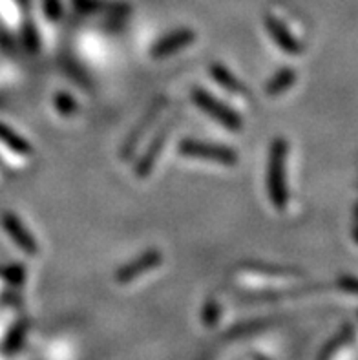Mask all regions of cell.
<instances>
[{
  "label": "cell",
  "mask_w": 358,
  "mask_h": 360,
  "mask_svg": "<svg viewBox=\"0 0 358 360\" xmlns=\"http://www.w3.org/2000/svg\"><path fill=\"white\" fill-rule=\"evenodd\" d=\"M167 108V99L165 97H159L158 101H155L154 105H152V108L146 112V115L143 117V121H141L139 124H137L134 130H132L130 137L127 139V143H124V146H122V158H130L132 152L136 150V146L139 145V141L145 137V134L148 132V128L154 124L155 119L159 117V115L163 114V110Z\"/></svg>",
  "instance_id": "8992f818"
},
{
  "label": "cell",
  "mask_w": 358,
  "mask_h": 360,
  "mask_svg": "<svg viewBox=\"0 0 358 360\" xmlns=\"http://www.w3.org/2000/svg\"><path fill=\"white\" fill-rule=\"evenodd\" d=\"M265 26H267L269 35L276 41V44L280 46L281 50L287 51V53H300V46L296 42V39L290 35L289 30L274 15H267L265 17Z\"/></svg>",
  "instance_id": "9c48e42d"
},
{
  "label": "cell",
  "mask_w": 358,
  "mask_h": 360,
  "mask_svg": "<svg viewBox=\"0 0 358 360\" xmlns=\"http://www.w3.org/2000/svg\"><path fill=\"white\" fill-rule=\"evenodd\" d=\"M170 130H172V127H165L161 132L155 134V139L150 143V146L146 148V152L143 154V158L139 160V163L136 165L137 178H146V176L152 172L155 160H158L159 154H161V150H163L165 143H167L168 132H170Z\"/></svg>",
  "instance_id": "ba28073f"
},
{
  "label": "cell",
  "mask_w": 358,
  "mask_h": 360,
  "mask_svg": "<svg viewBox=\"0 0 358 360\" xmlns=\"http://www.w3.org/2000/svg\"><path fill=\"white\" fill-rule=\"evenodd\" d=\"M192 101H194V105L198 108H201L207 115L219 123L222 127L229 128V130H240L243 127V121L238 115V112H234L232 108L225 106L219 99H216L214 96H210L209 91L205 90V88H198L196 86L192 90Z\"/></svg>",
  "instance_id": "3957f363"
},
{
  "label": "cell",
  "mask_w": 358,
  "mask_h": 360,
  "mask_svg": "<svg viewBox=\"0 0 358 360\" xmlns=\"http://www.w3.org/2000/svg\"><path fill=\"white\" fill-rule=\"evenodd\" d=\"M4 227L9 233V236L13 238V242L17 243L24 252L35 256L39 252V245H37L35 238L32 236V233L27 231L23 225V221L17 218L15 214H6L4 216Z\"/></svg>",
  "instance_id": "52a82bcc"
},
{
  "label": "cell",
  "mask_w": 358,
  "mask_h": 360,
  "mask_svg": "<svg viewBox=\"0 0 358 360\" xmlns=\"http://www.w3.org/2000/svg\"><path fill=\"white\" fill-rule=\"evenodd\" d=\"M295 79H296L295 70H290V68L281 70V72H278L276 75H274V77L267 82V86H265V94H267L269 97L280 96L281 91H286L287 88H289L290 84L295 82Z\"/></svg>",
  "instance_id": "8fae6325"
},
{
  "label": "cell",
  "mask_w": 358,
  "mask_h": 360,
  "mask_svg": "<svg viewBox=\"0 0 358 360\" xmlns=\"http://www.w3.org/2000/svg\"><path fill=\"white\" fill-rule=\"evenodd\" d=\"M179 154L186 155V158H194V160L212 161V163L225 165V167H234L240 160L238 152L232 150L231 146L198 141V139H183L179 143Z\"/></svg>",
  "instance_id": "7a4b0ae2"
},
{
  "label": "cell",
  "mask_w": 358,
  "mask_h": 360,
  "mask_svg": "<svg viewBox=\"0 0 358 360\" xmlns=\"http://www.w3.org/2000/svg\"><path fill=\"white\" fill-rule=\"evenodd\" d=\"M196 41V33L188 27L185 30H177L174 33H168L165 35L161 41L155 42L152 46V51L150 55L154 57V59H165V57H170V55L177 53V51L185 50L186 46H191L192 42Z\"/></svg>",
  "instance_id": "5b68a950"
},
{
  "label": "cell",
  "mask_w": 358,
  "mask_h": 360,
  "mask_svg": "<svg viewBox=\"0 0 358 360\" xmlns=\"http://www.w3.org/2000/svg\"><path fill=\"white\" fill-rule=\"evenodd\" d=\"M161 262H163L161 251H159V249H150L145 255L137 256L136 260H132L130 264L121 267V269L115 273V280H117L119 283H130L136 278H139L141 274L155 269L158 265H161Z\"/></svg>",
  "instance_id": "277c9868"
},
{
  "label": "cell",
  "mask_w": 358,
  "mask_h": 360,
  "mask_svg": "<svg viewBox=\"0 0 358 360\" xmlns=\"http://www.w3.org/2000/svg\"><path fill=\"white\" fill-rule=\"evenodd\" d=\"M286 161H287V143L286 139L276 137L269 146L267 158V185L269 200L278 210H283L289 201V192H287L286 179Z\"/></svg>",
  "instance_id": "6da1fadb"
},
{
  "label": "cell",
  "mask_w": 358,
  "mask_h": 360,
  "mask_svg": "<svg viewBox=\"0 0 358 360\" xmlns=\"http://www.w3.org/2000/svg\"><path fill=\"white\" fill-rule=\"evenodd\" d=\"M210 75H212V79L218 82L219 86L225 88V90L231 91V94H236V96H247V94H249L243 82H241L231 70L225 68L223 64H212V66H210Z\"/></svg>",
  "instance_id": "30bf717a"
},
{
  "label": "cell",
  "mask_w": 358,
  "mask_h": 360,
  "mask_svg": "<svg viewBox=\"0 0 358 360\" xmlns=\"http://www.w3.org/2000/svg\"><path fill=\"white\" fill-rule=\"evenodd\" d=\"M55 106H57V110H59L60 114H64V115L73 114V112L77 110L75 101H73L70 96H64V94H59V96L55 97Z\"/></svg>",
  "instance_id": "4fadbf2b"
},
{
  "label": "cell",
  "mask_w": 358,
  "mask_h": 360,
  "mask_svg": "<svg viewBox=\"0 0 358 360\" xmlns=\"http://www.w3.org/2000/svg\"><path fill=\"white\" fill-rule=\"evenodd\" d=\"M0 141H4L6 145L11 148V150L18 152V154H32V145L26 141V139H23V137H18L17 134L11 132V130H8L6 127H2L0 124Z\"/></svg>",
  "instance_id": "7c38bea8"
}]
</instances>
